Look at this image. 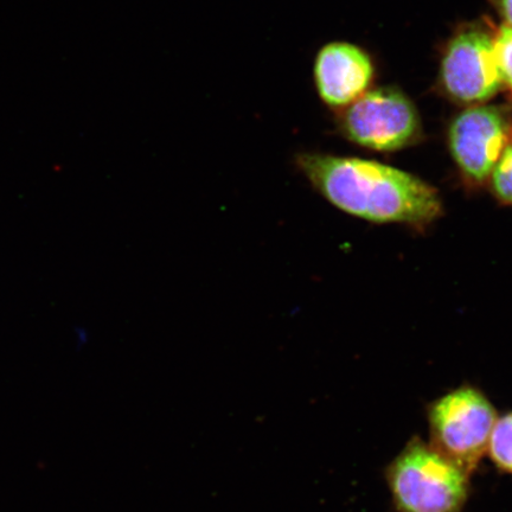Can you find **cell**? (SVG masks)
<instances>
[{"instance_id":"6da1fadb","label":"cell","mask_w":512,"mask_h":512,"mask_svg":"<svg viewBox=\"0 0 512 512\" xmlns=\"http://www.w3.org/2000/svg\"><path fill=\"white\" fill-rule=\"evenodd\" d=\"M296 165L326 200L358 219L425 227L443 215L437 189L393 166L322 153H300Z\"/></svg>"},{"instance_id":"7a4b0ae2","label":"cell","mask_w":512,"mask_h":512,"mask_svg":"<svg viewBox=\"0 0 512 512\" xmlns=\"http://www.w3.org/2000/svg\"><path fill=\"white\" fill-rule=\"evenodd\" d=\"M471 473L415 435L384 471L398 512H462Z\"/></svg>"},{"instance_id":"3957f363","label":"cell","mask_w":512,"mask_h":512,"mask_svg":"<svg viewBox=\"0 0 512 512\" xmlns=\"http://www.w3.org/2000/svg\"><path fill=\"white\" fill-rule=\"evenodd\" d=\"M430 444L465 471L477 470L498 418L488 396L464 383L427 406Z\"/></svg>"},{"instance_id":"277c9868","label":"cell","mask_w":512,"mask_h":512,"mask_svg":"<svg viewBox=\"0 0 512 512\" xmlns=\"http://www.w3.org/2000/svg\"><path fill=\"white\" fill-rule=\"evenodd\" d=\"M341 126L351 142L380 152L405 149L420 134L412 101L393 88L364 93L344 112Z\"/></svg>"},{"instance_id":"5b68a950","label":"cell","mask_w":512,"mask_h":512,"mask_svg":"<svg viewBox=\"0 0 512 512\" xmlns=\"http://www.w3.org/2000/svg\"><path fill=\"white\" fill-rule=\"evenodd\" d=\"M509 143V126L496 107L476 106L460 113L448 130V147L465 181L489 182Z\"/></svg>"},{"instance_id":"8992f818","label":"cell","mask_w":512,"mask_h":512,"mask_svg":"<svg viewBox=\"0 0 512 512\" xmlns=\"http://www.w3.org/2000/svg\"><path fill=\"white\" fill-rule=\"evenodd\" d=\"M441 80L454 100L480 104L502 87L495 54V40L483 29L460 31L448 44Z\"/></svg>"},{"instance_id":"52a82bcc","label":"cell","mask_w":512,"mask_h":512,"mask_svg":"<svg viewBox=\"0 0 512 512\" xmlns=\"http://www.w3.org/2000/svg\"><path fill=\"white\" fill-rule=\"evenodd\" d=\"M373 76L369 56L344 42L326 44L319 50L313 67L319 98L332 108L349 106L361 98Z\"/></svg>"},{"instance_id":"ba28073f","label":"cell","mask_w":512,"mask_h":512,"mask_svg":"<svg viewBox=\"0 0 512 512\" xmlns=\"http://www.w3.org/2000/svg\"><path fill=\"white\" fill-rule=\"evenodd\" d=\"M486 454L499 472L512 475V412L498 416Z\"/></svg>"},{"instance_id":"9c48e42d","label":"cell","mask_w":512,"mask_h":512,"mask_svg":"<svg viewBox=\"0 0 512 512\" xmlns=\"http://www.w3.org/2000/svg\"><path fill=\"white\" fill-rule=\"evenodd\" d=\"M492 194L505 206H512V145L504 150L489 179Z\"/></svg>"},{"instance_id":"30bf717a","label":"cell","mask_w":512,"mask_h":512,"mask_svg":"<svg viewBox=\"0 0 512 512\" xmlns=\"http://www.w3.org/2000/svg\"><path fill=\"white\" fill-rule=\"evenodd\" d=\"M495 54L502 86L509 89L512 94V28L503 25L494 37Z\"/></svg>"},{"instance_id":"8fae6325","label":"cell","mask_w":512,"mask_h":512,"mask_svg":"<svg viewBox=\"0 0 512 512\" xmlns=\"http://www.w3.org/2000/svg\"><path fill=\"white\" fill-rule=\"evenodd\" d=\"M509 27L512 28V0H491Z\"/></svg>"}]
</instances>
